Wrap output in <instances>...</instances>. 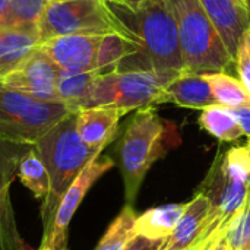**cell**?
Listing matches in <instances>:
<instances>
[{
  "mask_svg": "<svg viewBox=\"0 0 250 250\" xmlns=\"http://www.w3.org/2000/svg\"><path fill=\"white\" fill-rule=\"evenodd\" d=\"M212 250H231L230 249V246H229V243H227V240H226V236L214 246V249Z\"/></svg>",
  "mask_w": 250,
  "mask_h": 250,
  "instance_id": "obj_32",
  "label": "cell"
},
{
  "mask_svg": "<svg viewBox=\"0 0 250 250\" xmlns=\"http://www.w3.org/2000/svg\"><path fill=\"white\" fill-rule=\"evenodd\" d=\"M16 176L21 183L32 192L35 199L41 202V205L47 201L50 195V176L34 146L21 160Z\"/></svg>",
  "mask_w": 250,
  "mask_h": 250,
  "instance_id": "obj_19",
  "label": "cell"
},
{
  "mask_svg": "<svg viewBox=\"0 0 250 250\" xmlns=\"http://www.w3.org/2000/svg\"><path fill=\"white\" fill-rule=\"evenodd\" d=\"M249 185L250 149L248 145L236 146L229 149L214 164L205 182V186L211 189L202 193L209 198L212 212L230 224L246 202Z\"/></svg>",
  "mask_w": 250,
  "mask_h": 250,
  "instance_id": "obj_8",
  "label": "cell"
},
{
  "mask_svg": "<svg viewBox=\"0 0 250 250\" xmlns=\"http://www.w3.org/2000/svg\"><path fill=\"white\" fill-rule=\"evenodd\" d=\"M59 69L47 54L35 48L18 67L0 79V83L44 101H59L56 82Z\"/></svg>",
  "mask_w": 250,
  "mask_h": 250,
  "instance_id": "obj_10",
  "label": "cell"
},
{
  "mask_svg": "<svg viewBox=\"0 0 250 250\" xmlns=\"http://www.w3.org/2000/svg\"><path fill=\"white\" fill-rule=\"evenodd\" d=\"M217 28L233 60L239 44L250 28V12L245 0H199Z\"/></svg>",
  "mask_w": 250,
  "mask_h": 250,
  "instance_id": "obj_13",
  "label": "cell"
},
{
  "mask_svg": "<svg viewBox=\"0 0 250 250\" xmlns=\"http://www.w3.org/2000/svg\"><path fill=\"white\" fill-rule=\"evenodd\" d=\"M177 25L186 73L226 72L234 60L199 0H166Z\"/></svg>",
  "mask_w": 250,
  "mask_h": 250,
  "instance_id": "obj_3",
  "label": "cell"
},
{
  "mask_svg": "<svg viewBox=\"0 0 250 250\" xmlns=\"http://www.w3.org/2000/svg\"><path fill=\"white\" fill-rule=\"evenodd\" d=\"M38 45V32L0 26V79L18 67Z\"/></svg>",
  "mask_w": 250,
  "mask_h": 250,
  "instance_id": "obj_16",
  "label": "cell"
},
{
  "mask_svg": "<svg viewBox=\"0 0 250 250\" xmlns=\"http://www.w3.org/2000/svg\"><path fill=\"white\" fill-rule=\"evenodd\" d=\"M7 3H9V0H0V26H4V22H6Z\"/></svg>",
  "mask_w": 250,
  "mask_h": 250,
  "instance_id": "obj_31",
  "label": "cell"
},
{
  "mask_svg": "<svg viewBox=\"0 0 250 250\" xmlns=\"http://www.w3.org/2000/svg\"><path fill=\"white\" fill-rule=\"evenodd\" d=\"M246 1V6H248V10L250 12V0H245Z\"/></svg>",
  "mask_w": 250,
  "mask_h": 250,
  "instance_id": "obj_33",
  "label": "cell"
},
{
  "mask_svg": "<svg viewBox=\"0 0 250 250\" xmlns=\"http://www.w3.org/2000/svg\"><path fill=\"white\" fill-rule=\"evenodd\" d=\"M237 64V72H239V79L246 88V91L250 94V28L245 32L239 48L237 54L234 59Z\"/></svg>",
  "mask_w": 250,
  "mask_h": 250,
  "instance_id": "obj_26",
  "label": "cell"
},
{
  "mask_svg": "<svg viewBox=\"0 0 250 250\" xmlns=\"http://www.w3.org/2000/svg\"><path fill=\"white\" fill-rule=\"evenodd\" d=\"M110 34H119L136 41L135 34L113 12L107 0L48 1L38 22L40 44L59 35Z\"/></svg>",
  "mask_w": 250,
  "mask_h": 250,
  "instance_id": "obj_5",
  "label": "cell"
},
{
  "mask_svg": "<svg viewBox=\"0 0 250 250\" xmlns=\"http://www.w3.org/2000/svg\"><path fill=\"white\" fill-rule=\"evenodd\" d=\"M104 35H59L38 47L59 70H98V50Z\"/></svg>",
  "mask_w": 250,
  "mask_h": 250,
  "instance_id": "obj_12",
  "label": "cell"
},
{
  "mask_svg": "<svg viewBox=\"0 0 250 250\" xmlns=\"http://www.w3.org/2000/svg\"><path fill=\"white\" fill-rule=\"evenodd\" d=\"M204 76L211 85L217 104L227 108L250 105V94L246 91L240 79L233 78L227 72L207 73Z\"/></svg>",
  "mask_w": 250,
  "mask_h": 250,
  "instance_id": "obj_21",
  "label": "cell"
},
{
  "mask_svg": "<svg viewBox=\"0 0 250 250\" xmlns=\"http://www.w3.org/2000/svg\"><path fill=\"white\" fill-rule=\"evenodd\" d=\"M34 145L19 144L0 135V202L9 204V189L23 155Z\"/></svg>",
  "mask_w": 250,
  "mask_h": 250,
  "instance_id": "obj_20",
  "label": "cell"
},
{
  "mask_svg": "<svg viewBox=\"0 0 250 250\" xmlns=\"http://www.w3.org/2000/svg\"><path fill=\"white\" fill-rule=\"evenodd\" d=\"M113 166L114 163L111 158L100 155L83 168L59 204L50 227L44 230L42 242L38 250H67V229L78 207L92 185Z\"/></svg>",
  "mask_w": 250,
  "mask_h": 250,
  "instance_id": "obj_9",
  "label": "cell"
},
{
  "mask_svg": "<svg viewBox=\"0 0 250 250\" xmlns=\"http://www.w3.org/2000/svg\"><path fill=\"white\" fill-rule=\"evenodd\" d=\"M231 113L234 114L236 120L243 129V133L250 138V105H242V107H234L230 108Z\"/></svg>",
  "mask_w": 250,
  "mask_h": 250,
  "instance_id": "obj_28",
  "label": "cell"
},
{
  "mask_svg": "<svg viewBox=\"0 0 250 250\" xmlns=\"http://www.w3.org/2000/svg\"><path fill=\"white\" fill-rule=\"evenodd\" d=\"M50 0H9L4 26L38 32V22Z\"/></svg>",
  "mask_w": 250,
  "mask_h": 250,
  "instance_id": "obj_23",
  "label": "cell"
},
{
  "mask_svg": "<svg viewBox=\"0 0 250 250\" xmlns=\"http://www.w3.org/2000/svg\"><path fill=\"white\" fill-rule=\"evenodd\" d=\"M166 127L155 107L136 110L120 139L117 154L126 199L132 204L151 166L164 154Z\"/></svg>",
  "mask_w": 250,
  "mask_h": 250,
  "instance_id": "obj_6",
  "label": "cell"
},
{
  "mask_svg": "<svg viewBox=\"0 0 250 250\" xmlns=\"http://www.w3.org/2000/svg\"><path fill=\"white\" fill-rule=\"evenodd\" d=\"M107 1H110V3H114L116 0H107Z\"/></svg>",
  "mask_w": 250,
  "mask_h": 250,
  "instance_id": "obj_37",
  "label": "cell"
},
{
  "mask_svg": "<svg viewBox=\"0 0 250 250\" xmlns=\"http://www.w3.org/2000/svg\"><path fill=\"white\" fill-rule=\"evenodd\" d=\"M110 3V1H108ZM113 12L135 34L139 51L125 59L117 70H155L158 73H186L179 31L166 0H157L138 10L110 3Z\"/></svg>",
  "mask_w": 250,
  "mask_h": 250,
  "instance_id": "obj_1",
  "label": "cell"
},
{
  "mask_svg": "<svg viewBox=\"0 0 250 250\" xmlns=\"http://www.w3.org/2000/svg\"><path fill=\"white\" fill-rule=\"evenodd\" d=\"M98 75H100L98 70H91V72L59 70L57 82H56L59 101L66 103L69 110H72V107L86 95V92L89 91L92 82Z\"/></svg>",
  "mask_w": 250,
  "mask_h": 250,
  "instance_id": "obj_22",
  "label": "cell"
},
{
  "mask_svg": "<svg viewBox=\"0 0 250 250\" xmlns=\"http://www.w3.org/2000/svg\"><path fill=\"white\" fill-rule=\"evenodd\" d=\"M199 125L214 138L224 142H233L245 136L243 129L231 110L220 104H212L204 108L199 116Z\"/></svg>",
  "mask_w": 250,
  "mask_h": 250,
  "instance_id": "obj_18",
  "label": "cell"
},
{
  "mask_svg": "<svg viewBox=\"0 0 250 250\" xmlns=\"http://www.w3.org/2000/svg\"><path fill=\"white\" fill-rule=\"evenodd\" d=\"M168 239H149L136 234L123 250H163Z\"/></svg>",
  "mask_w": 250,
  "mask_h": 250,
  "instance_id": "obj_27",
  "label": "cell"
},
{
  "mask_svg": "<svg viewBox=\"0 0 250 250\" xmlns=\"http://www.w3.org/2000/svg\"><path fill=\"white\" fill-rule=\"evenodd\" d=\"M185 208L186 204H170L144 212L136 217V234L149 239H168L173 234Z\"/></svg>",
  "mask_w": 250,
  "mask_h": 250,
  "instance_id": "obj_17",
  "label": "cell"
},
{
  "mask_svg": "<svg viewBox=\"0 0 250 250\" xmlns=\"http://www.w3.org/2000/svg\"><path fill=\"white\" fill-rule=\"evenodd\" d=\"M164 103L196 110H204L217 104L209 82L204 75L196 73H182L170 81L160 92L155 105Z\"/></svg>",
  "mask_w": 250,
  "mask_h": 250,
  "instance_id": "obj_15",
  "label": "cell"
},
{
  "mask_svg": "<svg viewBox=\"0 0 250 250\" xmlns=\"http://www.w3.org/2000/svg\"><path fill=\"white\" fill-rule=\"evenodd\" d=\"M179 75L155 70H116L100 73L86 95L79 100L72 113L92 107H114L127 113L145 107H155L163 88Z\"/></svg>",
  "mask_w": 250,
  "mask_h": 250,
  "instance_id": "obj_4",
  "label": "cell"
},
{
  "mask_svg": "<svg viewBox=\"0 0 250 250\" xmlns=\"http://www.w3.org/2000/svg\"><path fill=\"white\" fill-rule=\"evenodd\" d=\"M154 1H157V0H116L114 3L122 6V7H126L129 10H138V9L145 7Z\"/></svg>",
  "mask_w": 250,
  "mask_h": 250,
  "instance_id": "obj_29",
  "label": "cell"
},
{
  "mask_svg": "<svg viewBox=\"0 0 250 250\" xmlns=\"http://www.w3.org/2000/svg\"><path fill=\"white\" fill-rule=\"evenodd\" d=\"M6 214H9V204H1L0 202V243L3 240V231H4L3 217H6Z\"/></svg>",
  "mask_w": 250,
  "mask_h": 250,
  "instance_id": "obj_30",
  "label": "cell"
},
{
  "mask_svg": "<svg viewBox=\"0 0 250 250\" xmlns=\"http://www.w3.org/2000/svg\"><path fill=\"white\" fill-rule=\"evenodd\" d=\"M136 214L130 204H127L116 220L110 224L108 230L100 240L95 250H123L125 246L136 236L135 230Z\"/></svg>",
  "mask_w": 250,
  "mask_h": 250,
  "instance_id": "obj_24",
  "label": "cell"
},
{
  "mask_svg": "<svg viewBox=\"0 0 250 250\" xmlns=\"http://www.w3.org/2000/svg\"><path fill=\"white\" fill-rule=\"evenodd\" d=\"M70 113L63 101H44L0 83V135L34 145Z\"/></svg>",
  "mask_w": 250,
  "mask_h": 250,
  "instance_id": "obj_7",
  "label": "cell"
},
{
  "mask_svg": "<svg viewBox=\"0 0 250 250\" xmlns=\"http://www.w3.org/2000/svg\"><path fill=\"white\" fill-rule=\"evenodd\" d=\"M127 111L114 107H92L76 113V129L82 141L95 149H104L119 129V120Z\"/></svg>",
  "mask_w": 250,
  "mask_h": 250,
  "instance_id": "obj_14",
  "label": "cell"
},
{
  "mask_svg": "<svg viewBox=\"0 0 250 250\" xmlns=\"http://www.w3.org/2000/svg\"><path fill=\"white\" fill-rule=\"evenodd\" d=\"M34 149L50 176V195L41 205L44 230H47L67 189L103 151L82 141L76 129V113H69L54 125L34 144Z\"/></svg>",
  "mask_w": 250,
  "mask_h": 250,
  "instance_id": "obj_2",
  "label": "cell"
},
{
  "mask_svg": "<svg viewBox=\"0 0 250 250\" xmlns=\"http://www.w3.org/2000/svg\"><path fill=\"white\" fill-rule=\"evenodd\" d=\"M226 240L231 250H243L250 243V185L246 202L230 223L226 233Z\"/></svg>",
  "mask_w": 250,
  "mask_h": 250,
  "instance_id": "obj_25",
  "label": "cell"
},
{
  "mask_svg": "<svg viewBox=\"0 0 250 250\" xmlns=\"http://www.w3.org/2000/svg\"><path fill=\"white\" fill-rule=\"evenodd\" d=\"M243 250H250V243H249V245H248V246H246V248H245V249H243Z\"/></svg>",
  "mask_w": 250,
  "mask_h": 250,
  "instance_id": "obj_34",
  "label": "cell"
},
{
  "mask_svg": "<svg viewBox=\"0 0 250 250\" xmlns=\"http://www.w3.org/2000/svg\"><path fill=\"white\" fill-rule=\"evenodd\" d=\"M50 1H66V0H50Z\"/></svg>",
  "mask_w": 250,
  "mask_h": 250,
  "instance_id": "obj_35",
  "label": "cell"
},
{
  "mask_svg": "<svg viewBox=\"0 0 250 250\" xmlns=\"http://www.w3.org/2000/svg\"><path fill=\"white\" fill-rule=\"evenodd\" d=\"M248 148L250 149V138H249V141H248Z\"/></svg>",
  "mask_w": 250,
  "mask_h": 250,
  "instance_id": "obj_36",
  "label": "cell"
},
{
  "mask_svg": "<svg viewBox=\"0 0 250 250\" xmlns=\"http://www.w3.org/2000/svg\"><path fill=\"white\" fill-rule=\"evenodd\" d=\"M230 224L224 223L212 212V204L205 193H198L196 198L186 204L173 234L168 237L163 250H185L198 243L204 236H212L220 230L229 229Z\"/></svg>",
  "mask_w": 250,
  "mask_h": 250,
  "instance_id": "obj_11",
  "label": "cell"
}]
</instances>
